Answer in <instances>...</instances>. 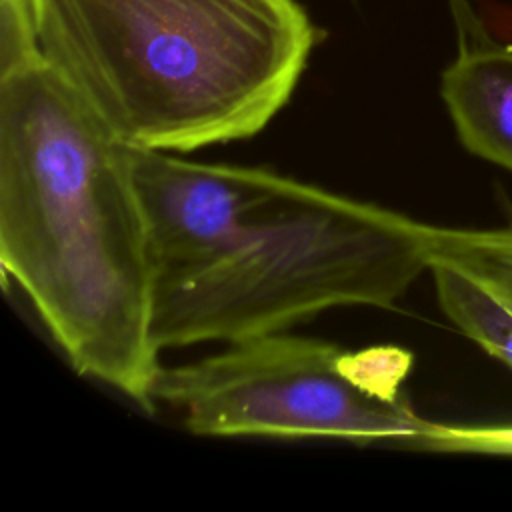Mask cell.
I'll return each instance as SVG.
<instances>
[{
    "label": "cell",
    "mask_w": 512,
    "mask_h": 512,
    "mask_svg": "<svg viewBox=\"0 0 512 512\" xmlns=\"http://www.w3.org/2000/svg\"><path fill=\"white\" fill-rule=\"evenodd\" d=\"M0 262L78 374L154 412V264L128 142L46 56L0 76Z\"/></svg>",
    "instance_id": "obj_1"
},
{
    "label": "cell",
    "mask_w": 512,
    "mask_h": 512,
    "mask_svg": "<svg viewBox=\"0 0 512 512\" xmlns=\"http://www.w3.org/2000/svg\"><path fill=\"white\" fill-rule=\"evenodd\" d=\"M46 60L128 144L252 138L292 98L322 30L298 0H32Z\"/></svg>",
    "instance_id": "obj_2"
},
{
    "label": "cell",
    "mask_w": 512,
    "mask_h": 512,
    "mask_svg": "<svg viewBox=\"0 0 512 512\" xmlns=\"http://www.w3.org/2000/svg\"><path fill=\"white\" fill-rule=\"evenodd\" d=\"M428 228L284 176L216 256L154 284V342L228 344L334 306H392L430 270Z\"/></svg>",
    "instance_id": "obj_3"
},
{
    "label": "cell",
    "mask_w": 512,
    "mask_h": 512,
    "mask_svg": "<svg viewBox=\"0 0 512 512\" xmlns=\"http://www.w3.org/2000/svg\"><path fill=\"white\" fill-rule=\"evenodd\" d=\"M342 352L286 330L252 336L214 356L160 368L152 396L198 436L340 438L438 450L444 424L422 418L406 398L362 390L344 374Z\"/></svg>",
    "instance_id": "obj_4"
},
{
    "label": "cell",
    "mask_w": 512,
    "mask_h": 512,
    "mask_svg": "<svg viewBox=\"0 0 512 512\" xmlns=\"http://www.w3.org/2000/svg\"><path fill=\"white\" fill-rule=\"evenodd\" d=\"M128 152L148 226L154 284L216 256L284 180L266 168L194 162L132 144Z\"/></svg>",
    "instance_id": "obj_5"
},
{
    "label": "cell",
    "mask_w": 512,
    "mask_h": 512,
    "mask_svg": "<svg viewBox=\"0 0 512 512\" xmlns=\"http://www.w3.org/2000/svg\"><path fill=\"white\" fill-rule=\"evenodd\" d=\"M440 96L462 146L512 172V46H458L440 76Z\"/></svg>",
    "instance_id": "obj_6"
},
{
    "label": "cell",
    "mask_w": 512,
    "mask_h": 512,
    "mask_svg": "<svg viewBox=\"0 0 512 512\" xmlns=\"http://www.w3.org/2000/svg\"><path fill=\"white\" fill-rule=\"evenodd\" d=\"M436 296L450 322L484 352L512 368V304L454 266H430Z\"/></svg>",
    "instance_id": "obj_7"
},
{
    "label": "cell",
    "mask_w": 512,
    "mask_h": 512,
    "mask_svg": "<svg viewBox=\"0 0 512 512\" xmlns=\"http://www.w3.org/2000/svg\"><path fill=\"white\" fill-rule=\"evenodd\" d=\"M430 266L442 262L512 304V224L500 228H428Z\"/></svg>",
    "instance_id": "obj_8"
},
{
    "label": "cell",
    "mask_w": 512,
    "mask_h": 512,
    "mask_svg": "<svg viewBox=\"0 0 512 512\" xmlns=\"http://www.w3.org/2000/svg\"><path fill=\"white\" fill-rule=\"evenodd\" d=\"M412 352L400 346H370L344 350L340 366L362 390L384 400H402V384L412 368Z\"/></svg>",
    "instance_id": "obj_9"
},
{
    "label": "cell",
    "mask_w": 512,
    "mask_h": 512,
    "mask_svg": "<svg viewBox=\"0 0 512 512\" xmlns=\"http://www.w3.org/2000/svg\"><path fill=\"white\" fill-rule=\"evenodd\" d=\"M42 58L32 0H0V76Z\"/></svg>",
    "instance_id": "obj_10"
},
{
    "label": "cell",
    "mask_w": 512,
    "mask_h": 512,
    "mask_svg": "<svg viewBox=\"0 0 512 512\" xmlns=\"http://www.w3.org/2000/svg\"><path fill=\"white\" fill-rule=\"evenodd\" d=\"M442 452L512 454V428H468L446 426Z\"/></svg>",
    "instance_id": "obj_11"
},
{
    "label": "cell",
    "mask_w": 512,
    "mask_h": 512,
    "mask_svg": "<svg viewBox=\"0 0 512 512\" xmlns=\"http://www.w3.org/2000/svg\"><path fill=\"white\" fill-rule=\"evenodd\" d=\"M446 4H448L450 16H452L454 26H456L458 46L490 40V34L482 26L480 18L476 16L470 0H446Z\"/></svg>",
    "instance_id": "obj_12"
}]
</instances>
